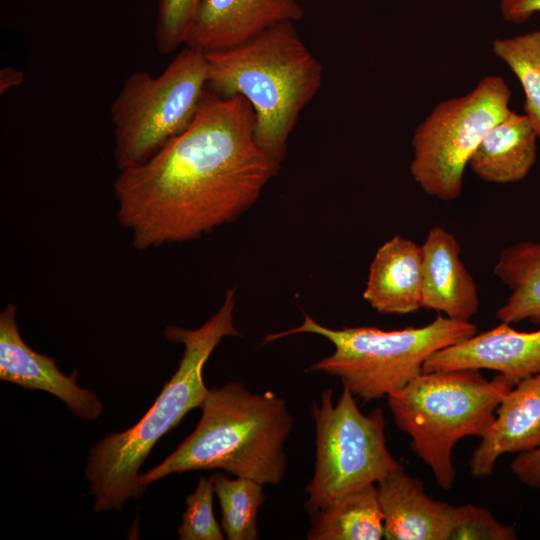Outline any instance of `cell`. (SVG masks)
Wrapping results in <instances>:
<instances>
[{
  "instance_id": "obj_1",
  "label": "cell",
  "mask_w": 540,
  "mask_h": 540,
  "mask_svg": "<svg viewBox=\"0 0 540 540\" xmlns=\"http://www.w3.org/2000/svg\"><path fill=\"white\" fill-rule=\"evenodd\" d=\"M240 95L207 90L189 127L114 182L119 223L138 250L198 239L252 206L280 164L257 144Z\"/></svg>"
},
{
  "instance_id": "obj_2",
  "label": "cell",
  "mask_w": 540,
  "mask_h": 540,
  "mask_svg": "<svg viewBox=\"0 0 540 540\" xmlns=\"http://www.w3.org/2000/svg\"><path fill=\"white\" fill-rule=\"evenodd\" d=\"M234 297L235 289H227L220 309L197 329L165 328L167 340L184 346L177 370L135 425L106 435L89 451L85 478L96 513L120 510L128 500L145 494L140 468L153 446L190 410L202 405L209 391L203 379L205 363L223 338L241 336L233 321Z\"/></svg>"
},
{
  "instance_id": "obj_3",
  "label": "cell",
  "mask_w": 540,
  "mask_h": 540,
  "mask_svg": "<svg viewBox=\"0 0 540 540\" xmlns=\"http://www.w3.org/2000/svg\"><path fill=\"white\" fill-rule=\"evenodd\" d=\"M195 429L160 464L140 475L147 486L170 474L220 469L278 485L287 469L284 445L294 419L284 398L241 382L209 389Z\"/></svg>"
},
{
  "instance_id": "obj_4",
  "label": "cell",
  "mask_w": 540,
  "mask_h": 540,
  "mask_svg": "<svg viewBox=\"0 0 540 540\" xmlns=\"http://www.w3.org/2000/svg\"><path fill=\"white\" fill-rule=\"evenodd\" d=\"M205 57L208 89L249 102L257 144L281 164L302 110L323 81V67L294 22L276 24L236 46L205 52Z\"/></svg>"
},
{
  "instance_id": "obj_5",
  "label": "cell",
  "mask_w": 540,
  "mask_h": 540,
  "mask_svg": "<svg viewBox=\"0 0 540 540\" xmlns=\"http://www.w3.org/2000/svg\"><path fill=\"white\" fill-rule=\"evenodd\" d=\"M513 387L500 373L487 380L477 369L423 371L387 398L396 426L410 436L438 486L448 490L456 476L455 445L467 436L482 438Z\"/></svg>"
},
{
  "instance_id": "obj_6",
  "label": "cell",
  "mask_w": 540,
  "mask_h": 540,
  "mask_svg": "<svg viewBox=\"0 0 540 540\" xmlns=\"http://www.w3.org/2000/svg\"><path fill=\"white\" fill-rule=\"evenodd\" d=\"M299 333L320 335L335 349L307 371L337 377L355 397L370 402L405 387L423 372L431 355L476 334L477 326L438 314L425 326L400 330L370 326L331 329L304 313L300 326L268 334L263 343Z\"/></svg>"
},
{
  "instance_id": "obj_7",
  "label": "cell",
  "mask_w": 540,
  "mask_h": 540,
  "mask_svg": "<svg viewBox=\"0 0 540 540\" xmlns=\"http://www.w3.org/2000/svg\"><path fill=\"white\" fill-rule=\"evenodd\" d=\"M207 90L205 53L188 46L158 76L131 73L110 107L117 169L143 164L185 131Z\"/></svg>"
},
{
  "instance_id": "obj_8",
  "label": "cell",
  "mask_w": 540,
  "mask_h": 540,
  "mask_svg": "<svg viewBox=\"0 0 540 540\" xmlns=\"http://www.w3.org/2000/svg\"><path fill=\"white\" fill-rule=\"evenodd\" d=\"M310 410L316 452L305 508L311 516L344 494L376 484L401 465L387 448L382 408L362 413L355 396L342 386L336 403L327 388Z\"/></svg>"
},
{
  "instance_id": "obj_9",
  "label": "cell",
  "mask_w": 540,
  "mask_h": 540,
  "mask_svg": "<svg viewBox=\"0 0 540 540\" xmlns=\"http://www.w3.org/2000/svg\"><path fill=\"white\" fill-rule=\"evenodd\" d=\"M511 91L500 76H486L461 97L444 100L420 123L412 138L410 172L429 196L455 200L466 166L485 134L511 110Z\"/></svg>"
},
{
  "instance_id": "obj_10",
  "label": "cell",
  "mask_w": 540,
  "mask_h": 540,
  "mask_svg": "<svg viewBox=\"0 0 540 540\" xmlns=\"http://www.w3.org/2000/svg\"><path fill=\"white\" fill-rule=\"evenodd\" d=\"M17 307L9 303L0 313V379L29 390H42L62 400L74 416L92 421L100 417L103 403L92 391L77 384L78 371L63 374L54 358L38 353L23 340Z\"/></svg>"
},
{
  "instance_id": "obj_11",
  "label": "cell",
  "mask_w": 540,
  "mask_h": 540,
  "mask_svg": "<svg viewBox=\"0 0 540 540\" xmlns=\"http://www.w3.org/2000/svg\"><path fill=\"white\" fill-rule=\"evenodd\" d=\"M457 369L493 370L515 386L540 373V329L517 331L511 324L501 322L490 330L438 350L423 366L424 372Z\"/></svg>"
},
{
  "instance_id": "obj_12",
  "label": "cell",
  "mask_w": 540,
  "mask_h": 540,
  "mask_svg": "<svg viewBox=\"0 0 540 540\" xmlns=\"http://www.w3.org/2000/svg\"><path fill=\"white\" fill-rule=\"evenodd\" d=\"M303 16L297 0H200L185 46L204 53L230 48Z\"/></svg>"
},
{
  "instance_id": "obj_13",
  "label": "cell",
  "mask_w": 540,
  "mask_h": 540,
  "mask_svg": "<svg viewBox=\"0 0 540 540\" xmlns=\"http://www.w3.org/2000/svg\"><path fill=\"white\" fill-rule=\"evenodd\" d=\"M383 513L384 539L450 540L457 506L434 500L421 480L400 465L376 483Z\"/></svg>"
},
{
  "instance_id": "obj_14",
  "label": "cell",
  "mask_w": 540,
  "mask_h": 540,
  "mask_svg": "<svg viewBox=\"0 0 540 540\" xmlns=\"http://www.w3.org/2000/svg\"><path fill=\"white\" fill-rule=\"evenodd\" d=\"M422 248L421 307L448 318L470 321L478 312L476 283L460 259L461 247L456 237L436 225L425 238Z\"/></svg>"
},
{
  "instance_id": "obj_15",
  "label": "cell",
  "mask_w": 540,
  "mask_h": 540,
  "mask_svg": "<svg viewBox=\"0 0 540 540\" xmlns=\"http://www.w3.org/2000/svg\"><path fill=\"white\" fill-rule=\"evenodd\" d=\"M540 445V373L521 380L502 398L495 419L472 452V477L490 476L500 456Z\"/></svg>"
},
{
  "instance_id": "obj_16",
  "label": "cell",
  "mask_w": 540,
  "mask_h": 540,
  "mask_svg": "<svg viewBox=\"0 0 540 540\" xmlns=\"http://www.w3.org/2000/svg\"><path fill=\"white\" fill-rule=\"evenodd\" d=\"M422 248L395 235L376 251L363 298L381 314L404 315L421 309Z\"/></svg>"
},
{
  "instance_id": "obj_17",
  "label": "cell",
  "mask_w": 540,
  "mask_h": 540,
  "mask_svg": "<svg viewBox=\"0 0 540 540\" xmlns=\"http://www.w3.org/2000/svg\"><path fill=\"white\" fill-rule=\"evenodd\" d=\"M537 139L527 116L511 111L485 134L468 165L486 182H518L536 161Z\"/></svg>"
},
{
  "instance_id": "obj_18",
  "label": "cell",
  "mask_w": 540,
  "mask_h": 540,
  "mask_svg": "<svg viewBox=\"0 0 540 540\" xmlns=\"http://www.w3.org/2000/svg\"><path fill=\"white\" fill-rule=\"evenodd\" d=\"M493 272L510 290L496 312L497 319L540 325V241H522L504 248Z\"/></svg>"
},
{
  "instance_id": "obj_19",
  "label": "cell",
  "mask_w": 540,
  "mask_h": 540,
  "mask_svg": "<svg viewBox=\"0 0 540 540\" xmlns=\"http://www.w3.org/2000/svg\"><path fill=\"white\" fill-rule=\"evenodd\" d=\"M309 540H380L384 538L383 513L376 484L339 497L312 515Z\"/></svg>"
},
{
  "instance_id": "obj_20",
  "label": "cell",
  "mask_w": 540,
  "mask_h": 540,
  "mask_svg": "<svg viewBox=\"0 0 540 540\" xmlns=\"http://www.w3.org/2000/svg\"><path fill=\"white\" fill-rule=\"evenodd\" d=\"M213 488L221 512V528L229 540H256L258 510L263 504L261 483L244 477L229 479L223 473L212 475Z\"/></svg>"
},
{
  "instance_id": "obj_21",
  "label": "cell",
  "mask_w": 540,
  "mask_h": 540,
  "mask_svg": "<svg viewBox=\"0 0 540 540\" xmlns=\"http://www.w3.org/2000/svg\"><path fill=\"white\" fill-rule=\"evenodd\" d=\"M493 52L520 81L525 94V115L540 138V29L496 39Z\"/></svg>"
},
{
  "instance_id": "obj_22",
  "label": "cell",
  "mask_w": 540,
  "mask_h": 540,
  "mask_svg": "<svg viewBox=\"0 0 540 540\" xmlns=\"http://www.w3.org/2000/svg\"><path fill=\"white\" fill-rule=\"evenodd\" d=\"M213 478L202 477L186 497V509L178 528L181 540H223L225 537L213 512Z\"/></svg>"
},
{
  "instance_id": "obj_23",
  "label": "cell",
  "mask_w": 540,
  "mask_h": 540,
  "mask_svg": "<svg viewBox=\"0 0 540 540\" xmlns=\"http://www.w3.org/2000/svg\"><path fill=\"white\" fill-rule=\"evenodd\" d=\"M200 0H157L154 30L156 48L169 55L185 45Z\"/></svg>"
},
{
  "instance_id": "obj_24",
  "label": "cell",
  "mask_w": 540,
  "mask_h": 540,
  "mask_svg": "<svg viewBox=\"0 0 540 540\" xmlns=\"http://www.w3.org/2000/svg\"><path fill=\"white\" fill-rule=\"evenodd\" d=\"M513 527L499 523L486 509L473 504L457 506V520L450 539L513 540Z\"/></svg>"
},
{
  "instance_id": "obj_25",
  "label": "cell",
  "mask_w": 540,
  "mask_h": 540,
  "mask_svg": "<svg viewBox=\"0 0 540 540\" xmlns=\"http://www.w3.org/2000/svg\"><path fill=\"white\" fill-rule=\"evenodd\" d=\"M510 468L522 483L540 489V445L533 450L518 453Z\"/></svg>"
},
{
  "instance_id": "obj_26",
  "label": "cell",
  "mask_w": 540,
  "mask_h": 540,
  "mask_svg": "<svg viewBox=\"0 0 540 540\" xmlns=\"http://www.w3.org/2000/svg\"><path fill=\"white\" fill-rule=\"evenodd\" d=\"M500 11L505 21L523 23L540 12V0H501Z\"/></svg>"
},
{
  "instance_id": "obj_27",
  "label": "cell",
  "mask_w": 540,
  "mask_h": 540,
  "mask_svg": "<svg viewBox=\"0 0 540 540\" xmlns=\"http://www.w3.org/2000/svg\"><path fill=\"white\" fill-rule=\"evenodd\" d=\"M25 75L23 71L13 67H5L0 70V94L21 85Z\"/></svg>"
}]
</instances>
